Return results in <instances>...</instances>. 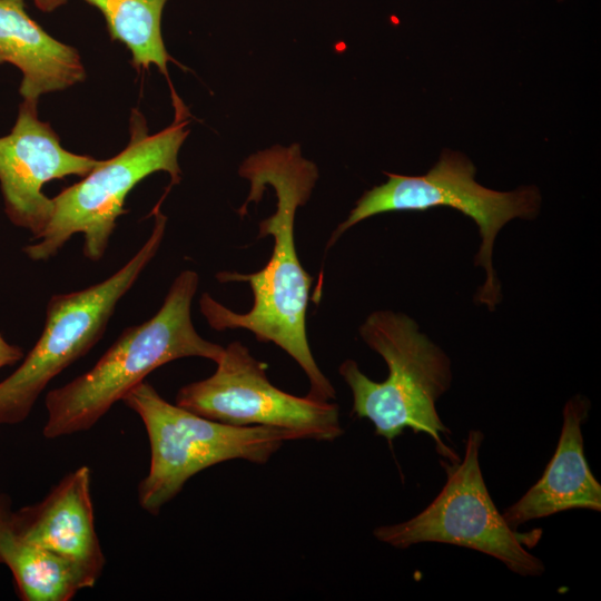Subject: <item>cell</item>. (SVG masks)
I'll list each match as a JSON object with an SVG mask.
<instances>
[{
    "mask_svg": "<svg viewBox=\"0 0 601 601\" xmlns=\"http://www.w3.org/2000/svg\"><path fill=\"white\" fill-rule=\"evenodd\" d=\"M238 174L249 180L250 190L243 207L258 203L266 187L276 196L273 215L259 223L257 239L273 237V252L258 272L242 274L219 272V283H248L253 306L247 313H236L208 293L199 299L201 314L211 328L247 329L256 339L274 343L286 352L306 374L309 390L306 396L324 402L336 397V391L316 363L306 333V312L313 277L303 267L295 245V216L305 205L318 179L316 165L302 156L298 145L275 146L246 158Z\"/></svg>",
    "mask_w": 601,
    "mask_h": 601,
    "instance_id": "obj_1",
    "label": "cell"
},
{
    "mask_svg": "<svg viewBox=\"0 0 601 601\" xmlns=\"http://www.w3.org/2000/svg\"><path fill=\"white\" fill-rule=\"evenodd\" d=\"M198 280L196 272H181L151 318L125 328L88 372L47 393L46 439L91 428L148 374L169 362L184 357L219 359L224 346L201 337L191 321Z\"/></svg>",
    "mask_w": 601,
    "mask_h": 601,
    "instance_id": "obj_2",
    "label": "cell"
},
{
    "mask_svg": "<svg viewBox=\"0 0 601 601\" xmlns=\"http://www.w3.org/2000/svg\"><path fill=\"white\" fill-rule=\"evenodd\" d=\"M358 331L365 344L383 357L388 375L375 382L353 359L339 365V375L352 392V414L372 422L375 434L388 442L406 428L425 433L446 461L459 460L442 440L451 431L436 408L453 378L446 353L403 313L374 311Z\"/></svg>",
    "mask_w": 601,
    "mask_h": 601,
    "instance_id": "obj_3",
    "label": "cell"
},
{
    "mask_svg": "<svg viewBox=\"0 0 601 601\" xmlns=\"http://www.w3.org/2000/svg\"><path fill=\"white\" fill-rule=\"evenodd\" d=\"M170 89L175 108L171 125L150 135L142 114L132 109L126 148L110 159L100 160L82 180L52 198L53 213L47 228L36 243L22 248L31 260L53 257L75 234L83 236L86 258L101 259L118 217L126 213L125 199L139 181L157 171L168 173L171 185L180 181L178 152L189 134V112Z\"/></svg>",
    "mask_w": 601,
    "mask_h": 601,
    "instance_id": "obj_4",
    "label": "cell"
},
{
    "mask_svg": "<svg viewBox=\"0 0 601 601\" xmlns=\"http://www.w3.org/2000/svg\"><path fill=\"white\" fill-rule=\"evenodd\" d=\"M122 401L140 416L148 435L150 465L138 484V502L152 515L203 470L230 460L265 464L285 442L303 440L290 430L204 417L167 402L145 381Z\"/></svg>",
    "mask_w": 601,
    "mask_h": 601,
    "instance_id": "obj_5",
    "label": "cell"
},
{
    "mask_svg": "<svg viewBox=\"0 0 601 601\" xmlns=\"http://www.w3.org/2000/svg\"><path fill=\"white\" fill-rule=\"evenodd\" d=\"M475 171L473 162L464 155L444 150L423 176L385 173L387 181L361 196L347 218L332 233L326 250L348 229L372 216L451 207L477 226L481 243L474 265L484 269L485 280L477 288L474 302L494 311L502 299L501 283L492 260L495 238L514 218L534 219L540 210L541 195L534 186H522L512 191L485 188L475 180Z\"/></svg>",
    "mask_w": 601,
    "mask_h": 601,
    "instance_id": "obj_6",
    "label": "cell"
},
{
    "mask_svg": "<svg viewBox=\"0 0 601 601\" xmlns=\"http://www.w3.org/2000/svg\"><path fill=\"white\" fill-rule=\"evenodd\" d=\"M154 227L139 250L116 273L81 290L55 294L42 333L21 364L0 382V425L23 422L47 385L102 337L117 304L156 256L166 231L160 201Z\"/></svg>",
    "mask_w": 601,
    "mask_h": 601,
    "instance_id": "obj_7",
    "label": "cell"
},
{
    "mask_svg": "<svg viewBox=\"0 0 601 601\" xmlns=\"http://www.w3.org/2000/svg\"><path fill=\"white\" fill-rule=\"evenodd\" d=\"M484 434L470 430L463 459L442 461L446 481L435 499L412 519L374 529V536L397 549L420 543H445L469 548L501 561L522 577H539L545 568L530 553L541 538L511 528L487 491L480 466Z\"/></svg>",
    "mask_w": 601,
    "mask_h": 601,
    "instance_id": "obj_8",
    "label": "cell"
},
{
    "mask_svg": "<svg viewBox=\"0 0 601 601\" xmlns=\"http://www.w3.org/2000/svg\"><path fill=\"white\" fill-rule=\"evenodd\" d=\"M209 377L179 388L176 404L225 424L290 430L303 440L332 442L344 434L336 403L289 394L270 383L267 365L235 341Z\"/></svg>",
    "mask_w": 601,
    "mask_h": 601,
    "instance_id": "obj_9",
    "label": "cell"
},
{
    "mask_svg": "<svg viewBox=\"0 0 601 601\" xmlns=\"http://www.w3.org/2000/svg\"><path fill=\"white\" fill-rule=\"evenodd\" d=\"M38 100L23 99L9 135L0 137V189L4 213L38 240L47 228L53 201L42 186L77 175L85 177L99 162L66 150L49 122L40 120Z\"/></svg>",
    "mask_w": 601,
    "mask_h": 601,
    "instance_id": "obj_10",
    "label": "cell"
},
{
    "mask_svg": "<svg viewBox=\"0 0 601 601\" xmlns=\"http://www.w3.org/2000/svg\"><path fill=\"white\" fill-rule=\"evenodd\" d=\"M86 465L66 474L38 503L13 510L10 533L61 554L100 578L106 558L95 525Z\"/></svg>",
    "mask_w": 601,
    "mask_h": 601,
    "instance_id": "obj_11",
    "label": "cell"
},
{
    "mask_svg": "<svg viewBox=\"0 0 601 601\" xmlns=\"http://www.w3.org/2000/svg\"><path fill=\"white\" fill-rule=\"evenodd\" d=\"M590 407L581 394L566 401L556 449L541 479L502 513L511 528L568 510L601 511V485L583 449L582 424Z\"/></svg>",
    "mask_w": 601,
    "mask_h": 601,
    "instance_id": "obj_12",
    "label": "cell"
},
{
    "mask_svg": "<svg viewBox=\"0 0 601 601\" xmlns=\"http://www.w3.org/2000/svg\"><path fill=\"white\" fill-rule=\"evenodd\" d=\"M22 73V99L65 90L86 78L78 50L46 32L26 11L24 0H0V63Z\"/></svg>",
    "mask_w": 601,
    "mask_h": 601,
    "instance_id": "obj_13",
    "label": "cell"
},
{
    "mask_svg": "<svg viewBox=\"0 0 601 601\" xmlns=\"http://www.w3.org/2000/svg\"><path fill=\"white\" fill-rule=\"evenodd\" d=\"M6 564L23 601H69L98 581L79 563L39 545L6 533L0 546Z\"/></svg>",
    "mask_w": 601,
    "mask_h": 601,
    "instance_id": "obj_14",
    "label": "cell"
},
{
    "mask_svg": "<svg viewBox=\"0 0 601 601\" xmlns=\"http://www.w3.org/2000/svg\"><path fill=\"white\" fill-rule=\"evenodd\" d=\"M106 20L112 40L122 42L139 70L155 65L168 79L167 63L175 61L161 36V16L168 0H83Z\"/></svg>",
    "mask_w": 601,
    "mask_h": 601,
    "instance_id": "obj_15",
    "label": "cell"
},
{
    "mask_svg": "<svg viewBox=\"0 0 601 601\" xmlns=\"http://www.w3.org/2000/svg\"><path fill=\"white\" fill-rule=\"evenodd\" d=\"M23 356V349L7 342L0 333V368L17 364L22 361Z\"/></svg>",
    "mask_w": 601,
    "mask_h": 601,
    "instance_id": "obj_16",
    "label": "cell"
},
{
    "mask_svg": "<svg viewBox=\"0 0 601 601\" xmlns=\"http://www.w3.org/2000/svg\"><path fill=\"white\" fill-rule=\"evenodd\" d=\"M12 512L11 497L7 493L0 492V546L9 530Z\"/></svg>",
    "mask_w": 601,
    "mask_h": 601,
    "instance_id": "obj_17",
    "label": "cell"
},
{
    "mask_svg": "<svg viewBox=\"0 0 601 601\" xmlns=\"http://www.w3.org/2000/svg\"><path fill=\"white\" fill-rule=\"evenodd\" d=\"M68 0H33L36 7L43 12H52Z\"/></svg>",
    "mask_w": 601,
    "mask_h": 601,
    "instance_id": "obj_18",
    "label": "cell"
}]
</instances>
